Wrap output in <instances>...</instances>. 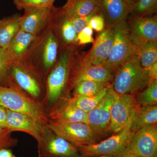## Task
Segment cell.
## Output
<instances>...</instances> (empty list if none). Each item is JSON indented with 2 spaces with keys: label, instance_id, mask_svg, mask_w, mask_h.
<instances>
[{
  "label": "cell",
  "instance_id": "obj_13",
  "mask_svg": "<svg viewBox=\"0 0 157 157\" xmlns=\"http://www.w3.org/2000/svg\"><path fill=\"white\" fill-rule=\"evenodd\" d=\"M53 133L46 134V130L38 143L39 157H82L77 147Z\"/></svg>",
  "mask_w": 157,
  "mask_h": 157
},
{
  "label": "cell",
  "instance_id": "obj_15",
  "mask_svg": "<svg viewBox=\"0 0 157 157\" xmlns=\"http://www.w3.org/2000/svg\"><path fill=\"white\" fill-rule=\"evenodd\" d=\"M50 21L57 36L60 50L77 46V33L70 18L62 13L61 8L53 6Z\"/></svg>",
  "mask_w": 157,
  "mask_h": 157
},
{
  "label": "cell",
  "instance_id": "obj_37",
  "mask_svg": "<svg viewBox=\"0 0 157 157\" xmlns=\"http://www.w3.org/2000/svg\"><path fill=\"white\" fill-rule=\"evenodd\" d=\"M147 70L150 81L157 80V62L154 64Z\"/></svg>",
  "mask_w": 157,
  "mask_h": 157
},
{
  "label": "cell",
  "instance_id": "obj_30",
  "mask_svg": "<svg viewBox=\"0 0 157 157\" xmlns=\"http://www.w3.org/2000/svg\"><path fill=\"white\" fill-rule=\"evenodd\" d=\"M13 59L6 49L0 47V86H11V70Z\"/></svg>",
  "mask_w": 157,
  "mask_h": 157
},
{
  "label": "cell",
  "instance_id": "obj_14",
  "mask_svg": "<svg viewBox=\"0 0 157 157\" xmlns=\"http://www.w3.org/2000/svg\"><path fill=\"white\" fill-rule=\"evenodd\" d=\"M134 2L132 0H99L98 7L105 19V28H114L127 21Z\"/></svg>",
  "mask_w": 157,
  "mask_h": 157
},
{
  "label": "cell",
  "instance_id": "obj_35",
  "mask_svg": "<svg viewBox=\"0 0 157 157\" xmlns=\"http://www.w3.org/2000/svg\"><path fill=\"white\" fill-rule=\"evenodd\" d=\"M93 33V30L88 25L80 31L77 34V46L94 43Z\"/></svg>",
  "mask_w": 157,
  "mask_h": 157
},
{
  "label": "cell",
  "instance_id": "obj_1",
  "mask_svg": "<svg viewBox=\"0 0 157 157\" xmlns=\"http://www.w3.org/2000/svg\"><path fill=\"white\" fill-rule=\"evenodd\" d=\"M60 51L58 39L49 18L36 35L25 55L18 61L25 62L44 77L56 63Z\"/></svg>",
  "mask_w": 157,
  "mask_h": 157
},
{
  "label": "cell",
  "instance_id": "obj_18",
  "mask_svg": "<svg viewBox=\"0 0 157 157\" xmlns=\"http://www.w3.org/2000/svg\"><path fill=\"white\" fill-rule=\"evenodd\" d=\"M53 6L24 10V13L20 17V29L29 33L37 35L48 22Z\"/></svg>",
  "mask_w": 157,
  "mask_h": 157
},
{
  "label": "cell",
  "instance_id": "obj_34",
  "mask_svg": "<svg viewBox=\"0 0 157 157\" xmlns=\"http://www.w3.org/2000/svg\"><path fill=\"white\" fill-rule=\"evenodd\" d=\"M88 26L98 33L104 30L105 28V19L100 10L91 17L89 22Z\"/></svg>",
  "mask_w": 157,
  "mask_h": 157
},
{
  "label": "cell",
  "instance_id": "obj_8",
  "mask_svg": "<svg viewBox=\"0 0 157 157\" xmlns=\"http://www.w3.org/2000/svg\"><path fill=\"white\" fill-rule=\"evenodd\" d=\"M46 127L56 135L78 148L97 143L93 131L86 124L60 123L52 121L46 124Z\"/></svg>",
  "mask_w": 157,
  "mask_h": 157
},
{
  "label": "cell",
  "instance_id": "obj_20",
  "mask_svg": "<svg viewBox=\"0 0 157 157\" xmlns=\"http://www.w3.org/2000/svg\"><path fill=\"white\" fill-rule=\"evenodd\" d=\"M54 121L60 123H83L88 124L87 113L79 109L73 98L65 101L51 113Z\"/></svg>",
  "mask_w": 157,
  "mask_h": 157
},
{
  "label": "cell",
  "instance_id": "obj_5",
  "mask_svg": "<svg viewBox=\"0 0 157 157\" xmlns=\"http://www.w3.org/2000/svg\"><path fill=\"white\" fill-rule=\"evenodd\" d=\"M131 124L105 140L79 147L81 157H121L127 152L128 145L134 133L131 129Z\"/></svg>",
  "mask_w": 157,
  "mask_h": 157
},
{
  "label": "cell",
  "instance_id": "obj_40",
  "mask_svg": "<svg viewBox=\"0 0 157 157\" xmlns=\"http://www.w3.org/2000/svg\"><path fill=\"white\" fill-rule=\"evenodd\" d=\"M94 157H112L108 156L102 155V156H99Z\"/></svg>",
  "mask_w": 157,
  "mask_h": 157
},
{
  "label": "cell",
  "instance_id": "obj_23",
  "mask_svg": "<svg viewBox=\"0 0 157 157\" xmlns=\"http://www.w3.org/2000/svg\"><path fill=\"white\" fill-rule=\"evenodd\" d=\"M99 0H67L61 8L62 13L70 18L86 16L98 8Z\"/></svg>",
  "mask_w": 157,
  "mask_h": 157
},
{
  "label": "cell",
  "instance_id": "obj_31",
  "mask_svg": "<svg viewBox=\"0 0 157 157\" xmlns=\"http://www.w3.org/2000/svg\"><path fill=\"white\" fill-rule=\"evenodd\" d=\"M56 0H13L18 10H25L31 8H45L53 6Z\"/></svg>",
  "mask_w": 157,
  "mask_h": 157
},
{
  "label": "cell",
  "instance_id": "obj_24",
  "mask_svg": "<svg viewBox=\"0 0 157 157\" xmlns=\"http://www.w3.org/2000/svg\"><path fill=\"white\" fill-rule=\"evenodd\" d=\"M157 122V105L143 107L137 106L132 119L131 129L135 133L144 127L156 124Z\"/></svg>",
  "mask_w": 157,
  "mask_h": 157
},
{
  "label": "cell",
  "instance_id": "obj_39",
  "mask_svg": "<svg viewBox=\"0 0 157 157\" xmlns=\"http://www.w3.org/2000/svg\"><path fill=\"white\" fill-rule=\"evenodd\" d=\"M121 157H137L135 155L132 154L130 153L126 152Z\"/></svg>",
  "mask_w": 157,
  "mask_h": 157
},
{
  "label": "cell",
  "instance_id": "obj_25",
  "mask_svg": "<svg viewBox=\"0 0 157 157\" xmlns=\"http://www.w3.org/2000/svg\"><path fill=\"white\" fill-rule=\"evenodd\" d=\"M21 15L13 14L0 19V47L6 49L12 39L20 29Z\"/></svg>",
  "mask_w": 157,
  "mask_h": 157
},
{
  "label": "cell",
  "instance_id": "obj_12",
  "mask_svg": "<svg viewBox=\"0 0 157 157\" xmlns=\"http://www.w3.org/2000/svg\"><path fill=\"white\" fill-rule=\"evenodd\" d=\"M127 152L137 157H157L156 124L144 127L135 132Z\"/></svg>",
  "mask_w": 157,
  "mask_h": 157
},
{
  "label": "cell",
  "instance_id": "obj_19",
  "mask_svg": "<svg viewBox=\"0 0 157 157\" xmlns=\"http://www.w3.org/2000/svg\"><path fill=\"white\" fill-rule=\"evenodd\" d=\"M131 33L145 41L157 42V14L148 17H129L127 22Z\"/></svg>",
  "mask_w": 157,
  "mask_h": 157
},
{
  "label": "cell",
  "instance_id": "obj_16",
  "mask_svg": "<svg viewBox=\"0 0 157 157\" xmlns=\"http://www.w3.org/2000/svg\"><path fill=\"white\" fill-rule=\"evenodd\" d=\"M6 128L11 133L22 132L27 133L39 143L46 131L44 124L35 120L28 116L6 109Z\"/></svg>",
  "mask_w": 157,
  "mask_h": 157
},
{
  "label": "cell",
  "instance_id": "obj_32",
  "mask_svg": "<svg viewBox=\"0 0 157 157\" xmlns=\"http://www.w3.org/2000/svg\"><path fill=\"white\" fill-rule=\"evenodd\" d=\"M18 140L11 136V132L7 128H0V149L9 148L17 145Z\"/></svg>",
  "mask_w": 157,
  "mask_h": 157
},
{
  "label": "cell",
  "instance_id": "obj_4",
  "mask_svg": "<svg viewBox=\"0 0 157 157\" xmlns=\"http://www.w3.org/2000/svg\"><path fill=\"white\" fill-rule=\"evenodd\" d=\"M75 51V48L60 50L56 63L47 74V98L51 103H54L60 97L69 84L71 63Z\"/></svg>",
  "mask_w": 157,
  "mask_h": 157
},
{
  "label": "cell",
  "instance_id": "obj_6",
  "mask_svg": "<svg viewBox=\"0 0 157 157\" xmlns=\"http://www.w3.org/2000/svg\"><path fill=\"white\" fill-rule=\"evenodd\" d=\"M114 75L103 64L95 66L85 59L82 55L73 54L70 70L69 84L73 86L76 83L84 80H91L110 85Z\"/></svg>",
  "mask_w": 157,
  "mask_h": 157
},
{
  "label": "cell",
  "instance_id": "obj_38",
  "mask_svg": "<svg viewBox=\"0 0 157 157\" xmlns=\"http://www.w3.org/2000/svg\"><path fill=\"white\" fill-rule=\"evenodd\" d=\"M13 155L10 149H0V157H12Z\"/></svg>",
  "mask_w": 157,
  "mask_h": 157
},
{
  "label": "cell",
  "instance_id": "obj_9",
  "mask_svg": "<svg viewBox=\"0 0 157 157\" xmlns=\"http://www.w3.org/2000/svg\"><path fill=\"white\" fill-rule=\"evenodd\" d=\"M118 96L110 84L101 103L87 113L88 125L94 133L97 143L98 139L105 137L106 133L109 132L110 109Z\"/></svg>",
  "mask_w": 157,
  "mask_h": 157
},
{
  "label": "cell",
  "instance_id": "obj_22",
  "mask_svg": "<svg viewBox=\"0 0 157 157\" xmlns=\"http://www.w3.org/2000/svg\"><path fill=\"white\" fill-rule=\"evenodd\" d=\"M36 36L20 29L6 48L14 61L20 60L25 56Z\"/></svg>",
  "mask_w": 157,
  "mask_h": 157
},
{
  "label": "cell",
  "instance_id": "obj_21",
  "mask_svg": "<svg viewBox=\"0 0 157 157\" xmlns=\"http://www.w3.org/2000/svg\"><path fill=\"white\" fill-rule=\"evenodd\" d=\"M130 36L142 67L147 70L157 62V42L145 41L136 36L130 30Z\"/></svg>",
  "mask_w": 157,
  "mask_h": 157
},
{
  "label": "cell",
  "instance_id": "obj_27",
  "mask_svg": "<svg viewBox=\"0 0 157 157\" xmlns=\"http://www.w3.org/2000/svg\"><path fill=\"white\" fill-rule=\"evenodd\" d=\"M157 0H137L132 5L130 17H148L157 14Z\"/></svg>",
  "mask_w": 157,
  "mask_h": 157
},
{
  "label": "cell",
  "instance_id": "obj_10",
  "mask_svg": "<svg viewBox=\"0 0 157 157\" xmlns=\"http://www.w3.org/2000/svg\"><path fill=\"white\" fill-rule=\"evenodd\" d=\"M11 86L14 84L29 94L37 98L42 91V80L44 78L33 68L21 61L13 62L11 70Z\"/></svg>",
  "mask_w": 157,
  "mask_h": 157
},
{
  "label": "cell",
  "instance_id": "obj_42",
  "mask_svg": "<svg viewBox=\"0 0 157 157\" xmlns=\"http://www.w3.org/2000/svg\"><path fill=\"white\" fill-rule=\"evenodd\" d=\"M12 157H17L16 156L14 155H13V156Z\"/></svg>",
  "mask_w": 157,
  "mask_h": 157
},
{
  "label": "cell",
  "instance_id": "obj_33",
  "mask_svg": "<svg viewBox=\"0 0 157 157\" xmlns=\"http://www.w3.org/2000/svg\"><path fill=\"white\" fill-rule=\"evenodd\" d=\"M99 10V9L98 7V8L93 11L92 13L86 16L72 18L69 17L77 34L88 25L90 20Z\"/></svg>",
  "mask_w": 157,
  "mask_h": 157
},
{
  "label": "cell",
  "instance_id": "obj_2",
  "mask_svg": "<svg viewBox=\"0 0 157 157\" xmlns=\"http://www.w3.org/2000/svg\"><path fill=\"white\" fill-rule=\"evenodd\" d=\"M150 82L147 70L142 67L136 54L129 57L119 67L111 83L118 94L135 96Z\"/></svg>",
  "mask_w": 157,
  "mask_h": 157
},
{
  "label": "cell",
  "instance_id": "obj_36",
  "mask_svg": "<svg viewBox=\"0 0 157 157\" xmlns=\"http://www.w3.org/2000/svg\"><path fill=\"white\" fill-rule=\"evenodd\" d=\"M6 117L7 110L6 108L0 105V128H6Z\"/></svg>",
  "mask_w": 157,
  "mask_h": 157
},
{
  "label": "cell",
  "instance_id": "obj_29",
  "mask_svg": "<svg viewBox=\"0 0 157 157\" xmlns=\"http://www.w3.org/2000/svg\"><path fill=\"white\" fill-rule=\"evenodd\" d=\"M137 106L140 107L157 105V80L150 81L142 91L135 97Z\"/></svg>",
  "mask_w": 157,
  "mask_h": 157
},
{
  "label": "cell",
  "instance_id": "obj_11",
  "mask_svg": "<svg viewBox=\"0 0 157 157\" xmlns=\"http://www.w3.org/2000/svg\"><path fill=\"white\" fill-rule=\"evenodd\" d=\"M137 107L135 96L119 95L110 109L109 132L117 133L132 124Z\"/></svg>",
  "mask_w": 157,
  "mask_h": 157
},
{
  "label": "cell",
  "instance_id": "obj_17",
  "mask_svg": "<svg viewBox=\"0 0 157 157\" xmlns=\"http://www.w3.org/2000/svg\"><path fill=\"white\" fill-rule=\"evenodd\" d=\"M114 36V28H105L99 33L90 50L82 55L85 59L95 66L103 64L109 56Z\"/></svg>",
  "mask_w": 157,
  "mask_h": 157
},
{
  "label": "cell",
  "instance_id": "obj_7",
  "mask_svg": "<svg viewBox=\"0 0 157 157\" xmlns=\"http://www.w3.org/2000/svg\"><path fill=\"white\" fill-rule=\"evenodd\" d=\"M113 44L104 67L113 75L119 67L128 58L135 54V50L130 36L127 21L114 28Z\"/></svg>",
  "mask_w": 157,
  "mask_h": 157
},
{
  "label": "cell",
  "instance_id": "obj_41",
  "mask_svg": "<svg viewBox=\"0 0 157 157\" xmlns=\"http://www.w3.org/2000/svg\"><path fill=\"white\" fill-rule=\"evenodd\" d=\"M132 1H133V2H135V1H137V0H132Z\"/></svg>",
  "mask_w": 157,
  "mask_h": 157
},
{
  "label": "cell",
  "instance_id": "obj_3",
  "mask_svg": "<svg viewBox=\"0 0 157 157\" xmlns=\"http://www.w3.org/2000/svg\"><path fill=\"white\" fill-rule=\"evenodd\" d=\"M0 105L6 109L20 113L46 125L48 119L39 104L12 86H0Z\"/></svg>",
  "mask_w": 157,
  "mask_h": 157
},
{
  "label": "cell",
  "instance_id": "obj_26",
  "mask_svg": "<svg viewBox=\"0 0 157 157\" xmlns=\"http://www.w3.org/2000/svg\"><path fill=\"white\" fill-rule=\"evenodd\" d=\"M109 86L105 87L100 93L94 95L74 96L73 98L74 103L78 108L88 113L101 103L106 95Z\"/></svg>",
  "mask_w": 157,
  "mask_h": 157
},
{
  "label": "cell",
  "instance_id": "obj_28",
  "mask_svg": "<svg viewBox=\"0 0 157 157\" xmlns=\"http://www.w3.org/2000/svg\"><path fill=\"white\" fill-rule=\"evenodd\" d=\"M109 85L91 80L79 82L73 86L74 96L94 95Z\"/></svg>",
  "mask_w": 157,
  "mask_h": 157
}]
</instances>
